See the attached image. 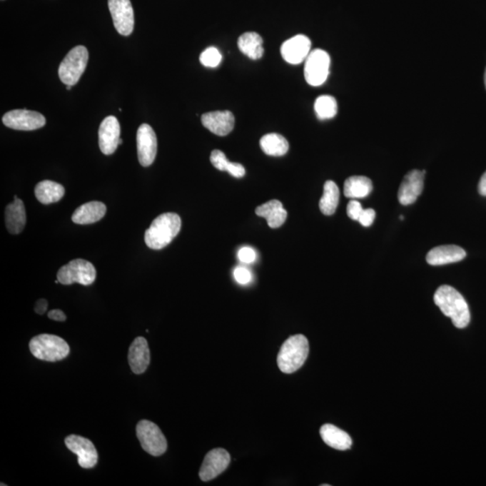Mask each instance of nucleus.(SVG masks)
<instances>
[{
	"instance_id": "obj_32",
	"label": "nucleus",
	"mask_w": 486,
	"mask_h": 486,
	"mask_svg": "<svg viewBox=\"0 0 486 486\" xmlns=\"http://www.w3.org/2000/svg\"><path fill=\"white\" fill-rule=\"evenodd\" d=\"M363 210L360 202L356 201V200H351L347 206L348 216H349L350 219L358 221Z\"/></svg>"
},
{
	"instance_id": "obj_36",
	"label": "nucleus",
	"mask_w": 486,
	"mask_h": 486,
	"mask_svg": "<svg viewBox=\"0 0 486 486\" xmlns=\"http://www.w3.org/2000/svg\"><path fill=\"white\" fill-rule=\"evenodd\" d=\"M227 172H229V173L233 176V177L241 178L244 177V175H245V168H244L243 165L240 163L232 162V164H231L229 170Z\"/></svg>"
},
{
	"instance_id": "obj_24",
	"label": "nucleus",
	"mask_w": 486,
	"mask_h": 486,
	"mask_svg": "<svg viewBox=\"0 0 486 486\" xmlns=\"http://www.w3.org/2000/svg\"><path fill=\"white\" fill-rule=\"evenodd\" d=\"M238 47L241 53L251 60H260L264 54L263 40L257 33L247 32L241 34L238 39Z\"/></svg>"
},
{
	"instance_id": "obj_30",
	"label": "nucleus",
	"mask_w": 486,
	"mask_h": 486,
	"mask_svg": "<svg viewBox=\"0 0 486 486\" xmlns=\"http://www.w3.org/2000/svg\"><path fill=\"white\" fill-rule=\"evenodd\" d=\"M200 63L205 67L216 68L222 61V54L216 47H209L200 55Z\"/></svg>"
},
{
	"instance_id": "obj_41",
	"label": "nucleus",
	"mask_w": 486,
	"mask_h": 486,
	"mask_svg": "<svg viewBox=\"0 0 486 486\" xmlns=\"http://www.w3.org/2000/svg\"><path fill=\"white\" fill-rule=\"evenodd\" d=\"M485 87H486V71H485Z\"/></svg>"
},
{
	"instance_id": "obj_22",
	"label": "nucleus",
	"mask_w": 486,
	"mask_h": 486,
	"mask_svg": "<svg viewBox=\"0 0 486 486\" xmlns=\"http://www.w3.org/2000/svg\"><path fill=\"white\" fill-rule=\"evenodd\" d=\"M255 212L258 216L266 219L268 226L273 229L284 225L288 217V212L283 208L282 203L275 199L258 206Z\"/></svg>"
},
{
	"instance_id": "obj_33",
	"label": "nucleus",
	"mask_w": 486,
	"mask_h": 486,
	"mask_svg": "<svg viewBox=\"0 0 486 486\" xmlns=\"http://www.w3.org/2000/svg\"><path fill=\"white\" fill-rule=\"evenodd\" d=\"M256 253L250 247L241 248L239 253H238V258H239V260L243 262V263L245 264L253 263V262L256 260Z\"/></svg>"
},
{
	"instance_id": "obj_29",
	"label": "nucleus",
	"mask_w": 486,
	"mask_h": 486,
	"mask_svg": "<svg viewBox=\"0 0 486 486\" xmlns=\"http://www.w3.org/2000/svg\"><path fill=\"white\" fill-rule=\"evenodd\" d=\"M315 111L320 120L333 118L338 113L336 99L329 95L320 96L315 102Z\"/></svg>"
},
{
	"instance_id": "obj_37",
	"label": "nucleus",
	"mask_w": 486,
	"mask_h": 486,
	"mask_svg": "<svg viewBox=\"0 0 486 486\" xmlns=\"http://www.w3.org/2000/svg\"><path fill=\"white\" fill-rule=\"evenodd\" d=\"M48 317L51 320H56V322H64L67 318L66 315L61 310L59 309L51 310V311L48 313Z\"/></svg>"
},
{
	"instance_id": "obj_31",
	"label": "nucleus",
	"mask_w": 486,
	"mask_h": 486,
	"mask_svg": "<svg viewBox=\"0 0 486 486\" xmlns=\"http://www.w3.org/2000/svg\"><path fill=\"white\" fill-rule=\"evenodd\" d=\"M210 161H211L213 166L221 171H228L231 164H232V162L226 158V154L219 150L212 151Z\"/></svg>"
},
{
	"instance_id": "obj_5",
	"label": "nucleus",
	"mask_w": 486,
	"mask_h": 486,
	"mask_svg": "<svg viewBox=\"0 0 486 486\" xmlns=\"http://www.w3.org/2000/svg\"><path fill=\"white\" fill-rule=\"evenodd\" d=\"M88 61V51L85 46H76L69 51L59 68V77L65 85L74 86L84 74Z\"/></svg>"
},
{
	"instance_id": "obj_10",
	"label": "nucleus",
	"mask_w": 486,
	"mask_h": 486,
	"mask_svg": "<svg viewBox=\"0 0 486 486\" xmlns=\"http://www.w3.org/2000/svg\"><path fill=\"white\" fill-rule=\"evenodd\" d=\"M108 8L117 32L130 36L134 27V13L130 0H108Z\"/></svg>"
},
{
	"instance_id": "obj_13",
	"label": "nucleus",
	"mask_w": 486,
	"mask_h": 486,
	"mask_svg": "<svg viewBox=\"0 0 486 486\" xmlns=\"http://www.w3.org/2000/svg\"><path fill=\"white\" fill-rule=\"evenodd\" d=\"M230 462L231 456L228 451L220 449V447L209 451L206 455L201 468H200V479L204 482L213 480L227 470Z\"/></svg>"
},
{
	"instance_id": "obj_27",
	"label": "nucleus",
	"mask_w": 486,
	"mask_h": 486,
	"mask_svg": "<svg viewBox=\"0 0 486 486\" xmlns=\"http://www.w3.org/2000/svg\"><path fill=\"white\" fill-rule=\"evenodd\" d=\"M262 151L270 156L279 157L287 154L289 149L288 141L278 133H268L260 141Z\"/></svg>"
},
{
	"instance_id": "obj_19",
	"label": "nucleus",
	"mask_w": 486,
	"mask_h": 486,
	"mask_svg": "<svg viewBox=\"0 0 486 486\" xmlns=\"http://www.w3.org/2000/svg\"><path fill=\"white\" fill-rule=\"evenodd\" d=\"M467 256L464 249L457 245H443L434 248L427 254L426 260L432 266H441L458 262Z\"/></svg>"
},
{
	"instance_id": "obj_6",
	"label": "nucleus",
	"mask_w": 486,
	"mask_h": 486,
	"mask_svg": "<svg viewBox=\"0 0 486 486\" xmlns=\"http://www.w3.org/2000/svg\"><path fill=\"white\" fill-rule=\"evenodd\" d=\"M136 434L141 446L148 454L153 457H160L167 451L166 437L156 424L148 420L138 422Z\"/></svg>"
},
{
	"instance_id": "obj_4",
	"label": "nucleus",
	"mask_w": 486,
	"mask_h": 486,
	"mask_svg": "<svg viewBox=\"0 0 486 486\" xmlns=\"http://www.w3.org/2000/svg\"><path fill=\"white\" fill-rule=\"evenodd\" d=\"M31 353L38 360L55 362L64 360L70 354V346L64 339L51 334L34 337L29 343Z\"/></svg>"
},
{
	"instance_id": "obj_18",
	"label": "nucleus",
	"mask_w": 486,
	"mask_h": 486,
	"mask_svg": "<svg viewBox=\"0 0 486 486\" xmlns=\"http://www.w3.org/2000/svg\"><path fill=\"white\" fill-rule=\"evenodd\" d=\"M128 362L134 374L141 375L146 371L151 362L149 345L143 337H137L131 344Z\"/></svg>"
},
{
	"instance_id": "obj_17",
	"label": "nucleus",
	"mask_w": 486,
	"mask_h": 486,
	"mask_svg": "<svg viewBox=\"0 0 486 486\" xmlns=\"http://www.w3.org/2000/svg\"><path fill=\"white\" fill-rule=\"evenodd\" d=\"M201 121L206 129L218 136H228L236 125L233 113L227 110L206 113L201 116Z\"/></svg>"
},
{
	"instance_id": "obj_1",
	"label": "nucleus",
	"mask_w": 486,
	"mask_h": 486,
	"mask_svg": "<svg viewBox=\"0 0 486 486\" xmlns=\"http://www.w3.org/2000/svg\"><path fill=\"white\" fill-rule=\"evenodd\" d=\"M434 302L455 326L464 329L470 323V312L463 295L450 285H441L434 295Z\"/></svg>"
},
{
	"instance_id": "obj_14",
	"label": "nucleus",
	"mask_w": 486,
	"mask_h": 486,
	"mask_svg": "<svg viewBox=\"0 0 486 486\" xmlns=\"http://www.w3.org/2000/svg\"><path fill=\"white\" fill-rule=\"evenodd\" d=\"M281 55L287 63L300 64L305 61L311 53V41L303 34H298L285 41L281 46Z\"/></svg>"
},
{
	"instance_id": "obj_34",
	"label": "nucleus",
	"mask_w": 486,
	"mask_h": 486,
	"mask_svg": "<svg viewBox=\"0 0 486 486\" xmlns=\"http://www.w3.org/2000/svg\"><path fill=\"white\" fill-rule=\"evenodd\" d=\"M234 278L241 285H247L251 281V273L248 268L238 267L234 270Z\"/></svg>"
},
{
	"instance_id": "obj_25",
	"label": "nucleus",
	"mask_w": 486,
	"mask_h": 486,
	"mask_svg": "<svg viewBox=\"0 0 486 486\" xmlns=\"http://www.w3.org/2000/svg\"><path fill=\"white\" fill-rule=\"evenodd\" d=\"M64 186L51 181L40 182L34 188V194L38 201L44 205H50L60 201L64 198Z\"/></svg>"
},
{
	"instance_id": "obj_3",
	"label": "nucleus",
	"mask_w": 486,
	"mask_h": 486,
	"mask_svg": "<svg viewBox=\"0 0 486 486\" xmlns=\"http://www.w3.org/2000/svg\"><path fill=\"white\" fill-rule=\"evenodd\" d=\"M309 354L308 338L298 334L283 343L278 355V366L283 373H295L303 366Z\"/></svg>"
},
{
	"instance_id": "obj_40",
	"label": "nucleus",
	"mask_w": 486,
	"mask_h": 486,
	"mask_svg": "<svg viewBox=\"0 0 486 486\" xmlns=\"http://www.w3.org/2000/svg\"><path fill=\"white\" fill-rule=\"evenodd\" d=\"M71 87H72V86L67 85V86H66V89H67V91H71Z\"/></svg>"
},
{
	"instance_id": "obj_28",
	"label": "nucleus",
	"mask_w": 486,
	"mask_h": 486,
	"mask_svg": "<svg viewBox=\"0 0 486 486\" xmlns=\"http://www.w3.org/2000/svg\"><path fill=\"white\" fill-rule=\"evenodd\" d=\"M340 200V189L335 182L328 181L323 187V195L320 200V210L323 215L332 216L336 212Z\"/></svg>"
},
{
	"instance_id": "obj_12",
	"label": "nucleus",
	"mask_w": 486,
	"mask_h": 486,
	"mask_svg": "<svg viewBox=\"0 0 486 486\" xmlns=\"http://www.w3.org/2000/svg\"><path fill=\"white\" fill-rule=\"evenodd\" d=\"M65 444L69 450L77 455L79 465L81 467L88 470L98 464V451L91 440L72 434L65 439Z\"/></svg>"
},
{
	"instance_id": "obj_21",
	"label": "nucleus",
	"mask_w": 486,
	"mask_h": 486,
	"mask_svg": "<svg viewBox=\"0 0 486 486\" xmlns=\"http://www.w3.org/2000/svg\"><path fill=\"white\" fill-rule=\"evenodd\" d=\"M6 226L11 234H19L25 228L26 223V213L25 205L22 200L16 198L12 204L6 208Z\"/></svg>"
},
{
	"instance_id": "obj_42",
	"label": "nucleus",
	"mask_w": 486,
	"mask_h": 486,
	"mask_svg": "<svg viewBox=\"0 0 486 486\" xmlns=\"http://www.w3.org/2000/svg\"><path fill=\"white\" fill-rule=\"evenodd\" d=\"M121 144H123V140L122 139H120V141H119V146H121Z\"/></svg>"
},
{
	"instance_id": "obj_26",
	"label": "nucleus",
	"mask_w": 486,
	"mask_h": 486,
	"mask_svg": "<svg viewBox=\"0 0 486 486\" xmlns=\"http://www.w3.org/2000/svg\"><path fill=\"white\" fill-rule=\"evenodd\" d=\"M372 191H373L372 181L364 176H353L347 178L344 183V195L349 198H367Z\"/></svg>"
},
{
	"instance_id": "obj_8",
	"label": "nucleus",
	"mask_w": 486,
	"mask_h": 486,
	"mask_svg": "<svg viewBox=\"0 0 486 486\" xmlns=\"http://www.w3.org/2000/svg\"><path fill=\"white\" fill-rule=\"evenodd\" d=\"M330 58L327 51L316 49L309 54L305 64V78L306 82L313 87L323 85L328 79L330 74Z\"/></svg>"
},
{
	"instance_id": "obj_16",
	"label": "nucleus",
	"mask_w": 486,
	"mask_h": 486,
	"mask_svg": "<svg viewBox=\"0 0 486 486\" xmlns=\"http://www.w3.org/2000/svg\"><path fill=\"white\" fill-rule=\"evenodd\" d=\"M120 123L115 116L106 117L99 126V147L105 155H111L119 146Z\"/></svg>"
},
{
	"instance_id": "obj_11",
	"label": "nucleus",
	"mask_w": 486,
	"mask_h": 486,
	"mask_svg": "<svg viewBox=\"0 0 486 486\" xmlns=\"http://www.w3.org/2000/svg\"><path fill=\"white\" fill-rule=\"evenodd\" d=\"M138 158L141 166L149 167L157 154V137L151 126L143 123L137 131Z\"/></svg>"
},
{
	"instance_id": "obj_38",
	"label": "nucleus",
	"mask_w": 486,
	"mask_h": 486,
	"mask_svg": "<svg viewBox=\"0 0 486 486\" xmlns=\"http://www.w3.org/2000/svg\"><path fill=\"white\" fill-rule=\"evenodd\" d=\"M48 308V302L46 301V299H40L38 300V301L36 303V306H34V311H36L38 315H43L44 313H46V310Z\"/></svg>"
},
{
	"instance_id": "obj_35",
	"label": "nucleus",
	"mask_w": 486,
	"mask_h": 486,
	"mask_svg": "<svg viewBox=\"0 0 486 486\" xmlns=\"http://www.w3.org/2000/svg\"><path fill=\"white\" fill-rule=\"evenodd\" d=\"M375 218V212L374 209H364L358 222H360V225L363 226L364 227H370L372 226V223H374Z\"/></svg>"
},
{
	"instance_id": "obj_9",
	"label": "nucleus",
	"mask_w": 486,
	"mask_h": 486,
	"mask_svg": "<svg viewBox=\"0 0 486 486\" xmlns=\"http://www.w3.org/2000/svg\"><path fill=\"white\" fill-rule=\"evenodd\" d=\"M3 123L9 128L19 131H33L42 128L46 123L42 113L26 109L12 110L5 113Z\"/></svg>"
},
{
	"instance_id": "obj_39",
	"label": "nucleus",
	"mask_w": 486,
	"mask_h": 486,
	"mask_svg": "<svg viewBox=\"0 0 486 486\" xmlns=\"http://www.w3.org/2000/svg\"><path fill=\"white\" fill-rule=\"evenodd\" d=\"M478 191L481 196H486V171L482 176L480 181H479Z\"/></svg>"
},
{
	"instance_id": "obj_15",
	"label": "nucleus",
	"mask_w": 486,
	"mask_h": 486,
	"mask_svg": "<svg viewBox=\"0 0 486 486\" xmlns=\"http://www.w3.org/2000/svg\"><path fill=\"white\" fill-rule=\"evenodd\" d=\"M425 171L413 170L405 175L398 191L399 202L403 206L413 204L422 194Z\"/></svg>"
},
{
	"instance_id": "obj_2",
	"label": "nucleus",
	"mask_w": 486,
	"mask_h": 486,
	"mask_svg": "<svg viewBox=\"0 0 486 486\" xmlns=\"http://www.w3.org/2000/svg\"><path fill=\"white\" fill-rule=\"evenodd\" d=\"M181 229V219L177 213L158 216L146 232V243L151 250H161L173 241Z\"/></svg>"
},
{
	"instance_id": "obj_23",
	"label": "nucleus",
	"mask_w": 486,
	"mask_h": 486,
	"mask_svg": "<svg viewBox=\"0 0 486 486\" xmlns=\"http://www.w3.org/2000/svg\"><path fill=\"white\" fill-rule=\"evenodd\" d=\"M320 434L324 442L333 449L347 450L353 446V440L349 434L333 424H324L320 430Z\"/></svg>"
},
{
	"instance_id": "obj_20",
	"label": "nucleus",
	"mask_w": 486,
	"mask_h": 486,
	"mask_svg": "<svg viewBox=\"0 0 486 486\" xmlns=\"http://www.w3.org/2000/svg\"><path fill=\"white\" fill-rule=\"evenodd\" d=\"M106 213V206L102 202H88L76 209L71 220L77 225H91L101 220Z\"/></svg>"
},
{
	"instance_id": "obj_7",
	"label": "nucleus",
	"mask_w": 486,
	"mask_h": 486,
	"mask_svg": "<svg viewBox=\"0 0 486 486\" xmlns=\"http://www.w3.org/2000/svg\"><path fill=\"white\" fill-rule=\"evenodd\" d=\"M96 270L93 264L82 258L71 260L59 270L57 279L61 284L68 285L78 283L83 285L93 284L96 280Z\"/></svg>"
}]
</instances>
